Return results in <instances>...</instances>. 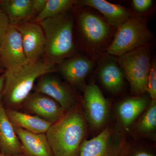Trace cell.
Segmentation results:
<instances>
[{"label": "cell", "instance_id": "cell-1", "mask_svg": "<svg viewBox=\"0 0 156 156\" xmlns=\"http://www.w3.org/2000/svg\"><path fill=\"white\" fill-rule=\"evenodd\" d=\"M44 34L46 45L42 59L55 65L75 56L74 17L69 11L40 22Z\"/></svg>", "mask_w": 156, "mask_h": 156}, {"label": "cell", "instance_id": "cell-2", "mask_svg": "<svg viewBox=\"0 0 156 156\" xmlns=\"http://www.w3.org/2000/svg\"><path fill=\"white\" fill-rule=\"evenodd\" d=\"M86 125L81 107L76 105L52 124L46 135L54 156H79L86 134Z\"/></svg>", "mask_w": 156, "mask_h": 156}, {"label": "cell", "instance_id": "cell-3", "mask_svg": "<svg viewBox=\"0 0 156 156\" xmlns=\"http://www.w3.org/2000/svg\"><path fill=\"white\" fill-rule=\"evenodd\" d=\"M56 71V66L48 64L42 58L16 70L6 71L2 101L11 107L21 105L30 94L37 79Z\"/></svg>", "mask_w": 156, "mask_h": 156}, {"label": "cell", "instance_id": "cell-4", "mask_svg": "<svg viewBox=\"0 0 156 156\" xmlns=\"http://www.w3.org/2000/svg\"><path fill=\"white\" fill-rule=\"evenodd\" d=\"M76 22L84 49L92 60L96 59L109 46L112 26L103 17L85 9L78 12Z\"/></svg>", "mask_w": 156, "mask_h": 156}, {"label": "cell", "instance_id": "cell-5", "mask_svg": "<svg viewBox=\"0 0 156 156\" xmlns=\"http://www.w3.org/2000/svg\"><path fill=\"white\" fill-rule=\"evenodd\" d=\"M152 37L147 19L133 16L117 28L113 39L107 49V53L112 56L119 57L147 45Z\"/></svg>", "mask_w": 156, "mask_h": 156}, {"label": "cell", "instance_id": "cell-6", "mask_svg": "<svg viewBox=\"0 0 156 156\" xmlns=\"http://www.w3.org/2000/svg\"><path fill=\"white\" fill-rule=\"evenodd\" d=\"M117 62L124 71L132 92L137 95L145 92L151 65L148 45L118 57Z\"/></svg>", "mask_w": 156, "mask_h": 156}, {"label": "cell", "instance_id": "cell-7", "mask_svg": "<svg viewBox=\"0 0 156 156\" xmlns=\"http://www.w3.org/2000/svg\"><path fill=\"white\" fill-rule=\"evenodd\" d=\"M0 61L6 71H12L28 64L19 32L10 24L0 44Z\"/></svg>", "mask_w": 156, "mask_h": 156}, {"label": "cell", "instance_id": "cell-8", "mask_svg": "<svg viewBox=\"0 0 156 156\" xmlns=\"http://www.w3.org/2000/svg\"><path fill=\"white\" fill-rule=\"evenodd\" d=\"M52 73L40 76L34 87V91L53 98L67 112L76 105L75 94L69 86Z\"/></svg>", "mask_w": 156, "mask_h": 156}, {"label": "cell", "instance_id": "cell-9", "mask_svg": "<svg viewBox=\"0 0 156 156\" xmlns=\"http://www.w3.org/2000/svg\"><path fill=\"white\" fill-rule=\"evenodd\" d=\"M83 104L92 128L98 129L103 126L108 117L109 104L97 85L91 83L85 87Z\"/></svg>", "mask_w": 156, "mask_h": 156}, {"label": "cell", "instance_id": "cell-10", "mask_svg": "<svg viewBox=\"0 0 156 156\" xmlns=\"http://www.w3.org/2000/svg\"><path fill=\"white\" fill-rule=\"evenodd\" d=\"M19 32L23 47L29 63L42 59L44 53V34L37 23L27 21L15 26Z\"/></svg>", "mask_w": 156, "mask_h": 156}, {"label": "cell", "instance_id": "cell-11", "mask_svg": "<svg viewBox=\"0 0 156 156\" xmlns=\"http://www.w3.org/2000/svg\"><path fill=\"white\" fill-rule=\"evenodd\" d=\"M23 104L28 111L52 124L60 119L66 112L53 98L36 92L30 93Z\"/></svg>", "mask_w": 156, "mask_h": 156}, {"label": "cell", "instance_id": "cell-12", "mask_svg": "<svg viewBox=\"0 0 156 156\" xmlns=\"http://www.w3.org/2000/svg\"><path fill=\"white\" fill-rule=\"evenodd\" d=\"M112 134L111 128L107 127L92 139L83 140L79 156H120L126 145L124 143L118 146L113 144Z\"/></svg>", "mask_w": 156, "mask_h": 156}, {"label": "cell", "instance_id": "cell-13", "mask_svg": "<svg viewBox=\"0 0 156 156\" xmlns=\"http://www.w3.org/2000/svg\"><path fill=\"white\" fill-rule=\"evenodd\" d=\"M94 65V62L91 58L75 55L59 63L57 70L71 84L76 87H83L85 78Z\"/></svg>", "mask_w": 156, "mask_h": 156}, {"label": "cell", "instance_id": "cell-14", "mask_svg": "<svg viewBox=\"0 0 156 156\" xmlns=\"http://www.w3.org/2000/svg\"><path fill=\"white\" fill-rule=\"evenodd\" d=\"M0 150L1 154L5 156L24 155L22 144L6 114L2 95L0 96Z\"/></svg>", "mask_w": 156, "mask_h": 156}, {"label": "cell", "instance_id": "cell-15", "mask_svg": "<svg viewBox=\"0 0 156 156\" xmlns=\"http://www.w3.org/2000/svg\"><path fill=\"white\" fill-rule=\"evenodd\" d=\"M76 5L87 6L96 9L103 14L104 18L109 24L116 28L133 17L131 11L124 6L105 0L77 1Z\"/></svg>", "mask_w": 156, "mask_h": 156}, {"label": "cell", "instance_id": "cell-16", "mask_svg": "<svg viewBox=\"0 0 156 156\" xmlns=\"http://www.w3.org/2000/svg\"><path fill=\"white\" fill-rule=\"evenodd\" d=\"M25 156H54L46 134H36L14 126Z\"/></svg>", "mask_w": 156, "mask_h": 156}, {"label": "cell", "instance_id": "cell-17", "mask_svg": "<svg viewBox=\"0 0 156 156\" xmlns=\"http://www.w3.org/2000/svg\"><path fill=\"white\" fill-rule=\"evenodd\" d=\"M6 114L14 126L36 134H46L52 124L35 115H31L15 110L5 109Z\"/></svg>", "mask_w": 156, "mask_h": 156}, {"label": "cell", "instance_id": "cell-18", "mask_svg": "<svg viewBox=\"0 0 156 156\" xmlns=\"http://www.w3.org/2000/svg\"><path fill=\"white\" fill-rule=\"evenodd\" d=\"M33 0H0V9L9 18L11 25L27 21L32 15Z\"/></svg>", "mask_w": 156, "mask_h": 156}, {"label": "cell", "instance_id": "cell-19", "mask_svg": "<svg viewBox=\"0 0 156 156\" xmlns=\"http://www.w3.org/2000/svg\"><path fill=\"white\" fill-rule=\"evenodd\" d=\"M98 75L103 86L110 92L116 93L122 89L124 84V73L113 60L104 62L100 66Z\"/></svg>", "mask_w": 156, "mask_h": 156}, {"label": "cell", "instance_id": "cell-20", "mask_svg": "<svg viewBox=\"0 0 156 156\" xmlns=\"http://www.w3.org/2000/svg\"><path fill=\"white\" fill-rule=\"evenodd\" d=\"M145 98H130L123 101L117 108V112L121 122L124 126H128L144 111L147 106Z\"/></svg>", "mask_w": 156, "mask_h": 156}, {"label": "cell", "instance_id": "cell-21", "mask_svg": "<svg viewBox=\"0 0 156 156\" xmlns=\"http://www.w3.org/2000/svg\"><path fill=\"white\" fill-rule=\"evenodd\" d=\"M76 2L74 0H48L44 9L36 17L35 22L40 23L45 20L68 12L76 5Z\"/></svg>", "mask_w": 156, "mask_h": 156}, {"label": "cell", "instance_id": "cell-22", "mask_svg": "<svg viewBox=\"0 0 156 156\" xmlns=\"http://www.w3.org/2000/svg\"><path fill=\"white\" fill-rule=\"evenodd\" d=\"M156 127V100H152L151 104L140 120L137 126L138 131L150 133Z\"/></svg>", "mask_w": 156, "mask_h": 156}, {"label": "cell", "instance_id": "cell-23", "mask_svg": "<svg viewBox=\"0 0 156 156\" xmlns=\"http://www.w3.org/2000/svg\"><path fill=\"white\" fill-rule=\"evenodd\" d=\"M152 100H156V65L155 61L151 63L148 77L147 90Z\"/></svg>", "mask_w": 156, "mask_h": 156}, {"label": "cell", "instance_id": "cell-24", "mask_svg": "<svg viewBox=\"0 0 156 156\" xmlns=\"http://www.w3.org/2000/svg\"><path fill=\"white\" fill-rule=\"evenodd\" d=\"M10 24L7 15L0 9V44L4 38Z\"/></svg>", "mask_w": 156, "mask_h": 156}, {"label": "cell", "instance_id": "cell-25", "mask_svg": "<svg viewBox=\"0 0 156 156\" xmlns=\"http://www.w3.org/2000/svg\"><path fill=\"white\" fill-rule=\"evenodd\" d=\"M132 5L137 12H142L147 11L153 4L152 0H133Z\"/></svg>", "mask_w": 156, "mask_h": 156}, {"label": "cell", "instance_id": "cell-26", "mask_svg": "<svg viewBox=\"0 0 156 156\" xmlns=\"http://www.w3.org/2000/svg\"><path fill=\"white\" fill-rule=\"evenodd\" d=\"M125 156H156L153 151L145 149L130 150L127 147Z\"/></svg>", "mask_w": 156, "mask_h": 156}, {"label": "cell", "instance_id": "cell-27", "mask_svg": "<svg viewBox=\"0 0 156 156\" xmlns=\"http://www.w3.org/2000/svg\"><path fill=\"white\" fill-rule=\"evenodd\" d=\"M47 1L48 0H33L32 15L35 13L37 14V15L40 14L44 9Z\"/></svg>", "mask_w": 156, "mask_h": 156}, {"label": "cell", "instance_id": "cell-28", "mask_svg": "<svg viewBox=\"0 0 156 156\" xmlns=\"http://www.w3.org/2000/svg\"><path fill=\"white\" fill-rule=\"evenodd\" d=\"M5 83V73L0 75V96L2 95Z\"/></svg>", "mask_w": 156, "mask_h": 156}, {"label": "cell", "instance_id": "cell-29", "mask_svg": "<svg viewBox=\"0 0 156 156\" xmlns=\"http://www.w3.org/2000/svg\"><path fill=\"white\" fill-rule=\"evenodd\" d=\"M5 69L4 68L2 64L1 63V61H0V75L3 74L5 73Z\"/></svg>", "mask_w": 156, "mask_h": 156}, {"label": "cell", "instance_id": "cell-30", "mask_svg": "<svg viewBox=\"0 0 156 156\" xmlns=\"http://www.w3.org/2000/svg\"><path fill=\"white\" fill-rule=\"evenodd\" d=\"M127 147H128L126 146V147H125V149H124V151H123L122 152V154H121V155L120 156H125V154H126V150H127Z\"/></svg>", "mask_w": 156, "mask_h": 156}, {"label": "cell", "instance_id": "cell-31", "mask_svg": "<svg viewBox=\"0 0 156 156\" xmlns=\"http://www.w3.org/2000/svg\"><path fill=\"white\" fill-rule=\"evenodd\" d=\"M0 156H5L4 155L0 153ZM25 156L24 155H20V156Z\"/></svg>", "mask_w": 156, "mask_h": 156}]
</instances>
